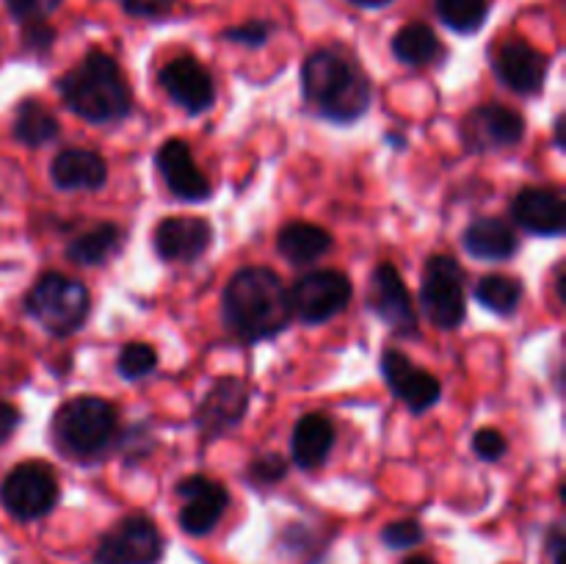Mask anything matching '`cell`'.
<instances>
[{"label":"cell","instance_id":"6da1fadb","mask_svg":"<svg viewBox=\"0 0 566 564\" xmlns=\"http://www.w3.org/2000/svg\"><path fill=\"white\" fill-rule=\"evenodd\" d=\"M221 313L227 330L243 343L269 341L291 324V293L271 269L249 265L227 282Z\"/></svg>","mask_w":566,"mask_h":564},{"label":"cell","instance_id":"7a4b0ae2","mask_svg":"<svg viewBox=\"0 0 566 564\" xmlns=\"http://www.w3.org/2000/svg\"><path fill=\"white\" fill-rule=\"evenodd\" d=\"M304 103L324 119L352 125L370 108V81L348 53L321 48L302 66Z\"/></svg>","mask_w":566,"mask_h":564},{"label":"cell","instance_id":"3957f363","mask_svg":"<svg viewBox=\"0 0 566 564\" xmlns=\"http://www.w3.org/2000/svg\"><path fill=\"white\" fill-rule=\"evenodd\" d=\"M61 100L72 114L92 125H116L133 108V94L119 64L103 50H92L81 64L55 83Z\"/></svg>","mask_w":566,"mask_h":564},{"label":"cell","instance_id":"277c9868","mask_svg":"<svg viewBox=\"0 0 566 564\" xmlns=\"http://www.w3.org/2000/svg\"><path fill=\"white\" fill-rule=\"evenodd\" d=\"M119 415L105 398L81 396L61 404L50 424L55 448L72 462H94L114 442Z\"/></svg>","mask_w":566,"mask_h":564},{"label":"cell","instance_id":"5b68a950","mask_svg":"<svg viewBox=\"0 0 566 564\" xmlns=\"http://www.w3.org/2000/svg\"><path fill=\"white\" fill-rule=\"evenodd\" d=\"M25 310L50 335L66 337L86 324L92 313V296L83 282L59 271H48L28 291Z\"/></svg>","mask_w":566,"mask_h":564},{"label":"cell","instance_id":"8992f818","mask_svg":"<svg viewBox=\"0 0 566 564\" xmlns=\"http://www.w3.org/2000/svg\"><path fill=\"white\" fill-rule=\"evenodd\" d=\"M420 304L437 330L462 326L468 304H464V269L448 254H434L426 260L420 280Z\"/></svg>","mask_w":566,"mask_h":564},{"label":"cell","instance_id":"52a82bcc","mask_svg":"<svg viewBox=\"0 0 566 564\" xmlns=\"http://www.w3.org/2000/svg\"><path fill=\"white\" fill-rule=\"evenodd\" d=\"M0 503L11 518L22 523L50 514L59 503V481L53 468L36 459L11 468L0 484Z\"/></svg>","mask_w":566,"mask_h":564},{"label":"cell","instance_id":"ba28073f","mask_svg":"<svg viewBox=\"0 0 566 564\" xmlns=\"http://www.w3.org/2000/svg\"><path fill=\"white\" fill-rule=\"evenodd\" d=\"M287 293L293 315H298L304 324H324L348 307L354 288L343 271L324 269L304 274Z\"/></svg>","mask_w":566,"mask_h":564},{"label":"cell","instance_id":"9c48e42d","mask_svg":"<svg viewBox=\"0 0 566 564\" xmlns=\"http://www.w3.org/2000/svg\"><path fill=\"white\" fill-rule=\"evenodd\" d=\"M164 556V536L158 525L144 514L119 520L103 534L94 562L97 564H158Z\"/></svg>","mask_w":566,"mask_h":564},{"label":"cell","instance_id":"30bf717a","mask_svg":"<svg viewBox=\"0 0 566 564\" xmlns=\"http://www.w3.org/2000/svg\"><path fill=\"white\" fill-rule=\"evenodd\" d=\"M525 122L509 105L486 103L470 111L462 122V138L473 153H497L523 142Z\"/></svg>","mask_w":566,"mask_h":564},{"label":"cell","instance_id":"8fae6325","mask_svg":"<svg viewBox=\"0 0 566 564\" xmlns=\"http://www.w3.org/2000/svg\"><path fill=\"white\" fill-rule=\"evenodd\" d=\"M177 495L182 498L180 529L191 536L210 534L230 506L227 487L208 476H186L177 484Z\"/></svg>","mask_w":566,"mask_h":564},{"label":"cell","instance_id":"7c38bea8","mask_svg":"<svg viewBox=\"0 0 566 564\" xmlns=\"http://www.w3.org/2000/svg\"><path fill=\"white\" fill-rule=\"evenodd\" d=\"M368 307L374 310L396 335H418V315H415L412 296H409L407 285H403L401 274H398V269L392 263L376 265V271L370 274Z\"/></svg>","mask_w":566,"mask_h":564},{"label":"cell","instance_id":"4fadbf2b","mask_svg":"<svg viewBox=\"0 0 566 564\" xmlns=\"http://www.w3.org/2000/svg\"><path fill=\"white\" fill-rule=\"evenodd\" d=\"M249 409V390L241 379L221 376L213 382L205 401L197 409V429L205 440H219L230 435L235 426H241L243 415Z\"/></svg>","mask_w":566,"mask_h":564},{"label":"cell","instance_id":"5bb4252c","mask_svg":"<svg viewBox=\"0 0 566 564\" xmlns=\"http://www.w3.org/2000/svg\"><path fill=\"white\" fill-rule=\"evenodd\" d=\"M492 70L497 81L517 94H536L545 86L547 55L525 39H506L492 50Z\"/></svg>","mask_w":566,"mask_h":564},{"label":"cell","instance_id":"9a60e30c","mask_svg":"<svg viewBox=\"0 0 566 564\" xmlns=\"http://www.w3.org/2000/svg\"><path fill=\"white\" fill-rule=\"evenodd\" d=\"M381 374L385 382L390 385V390L412 409L415 415H423L426 409L434 407L440 401V379L431 376L429 370H423L420 365H415L407 354H401L398 348H387L381 354Z\"/></svg>","mask_w":566,"mask_h":564},{"label":"cell","instance_id":"2e32d148","mask_svg":"<svg viewBox=\"0 0 566 564\" xmlns=\"http://www.w3.org/2000/svg\"><path fill=\"white\" fill-rule=\"evenodd\" d=\"M160 86L169 94L171 103L180 105L188 114H202L213 105L216 100V86L210 72L199 64L191 55H182V59L169 61V64L160 70Z\"/></svg>","mask_w":566,"mask_h":564},{"label":"cell","instance_id":"e0dca14e","mask_svg":"<svg viewBox=\"0 0 566 564\" xmlns=\"http://www.w3.org/2000/svg\"><path fill=\"white\" fill-rule=\"evenodd\" d=\"M213 227L197 216H169L155 227V252L166 263H193L208 252Z\"/></svg>","mask_w":566,"mask_h":564},{"label":"cell","instance_id":"ac0fdd59","mask_svg":"<svg viewBox=\"0 0 566 564\" xmlns=\"http://www.w3.org/2000/svg\"><path fill=\"white\" fill-rule=\"evenodd\" d=\"M160 177H164L166 188L175 194L177 199L186 202H205L210 197V182L202 175V169L193 160L191 147L182 138H169L160 144L158 155H155Z\"/></svg>","mask_w":566,"mask_h":564},{"label":"cell","instance_id":"d6986e66","mask_svg":"<svg viewBox=\"0 0 566 564\" xmlns=\"http://www.w3.org/2000/svg\"><path fill=\"white\" fill-rule=\"evenodd\" d=\"M512 216L534 236L556 238L566 230V205L558 188H523L512 202Z\"/></svg>","mask_w":566,"mask_h":564},{"label":"cell","instance_id":"ffe728a7","mask_svg":"<svg viewBox=\"0 0 566 564\" xmlns=\"http://www.w3.org/2000/svg\"><path fill=\"white\" fill-rule=\"evenodd\" d=\"M50 180L59 191H97L108 180V164L94 149H61L50 164Z\"/></svg>","mask_w":566,"mask_h":564},{"label":"cell","instance_id":"44dd1931","mask_svg":"<svg viewBox=\"0 0 566 564\" xmlns=\"http://www.w3.org/2000/svg\"><path fill=\"white\" fill-rule=\"evenodd\" d=\"M332 446H335V424H332L329 415L324 412H310L298 418V424L293 426L291 437V453L293 462L304 470H313L318 464L326 462Z\"/></svg>","mask_w":566,"mask_h":564},{"label":"cell","instance_id":"7402d4cb","mask_svg":"<svg viewBox=\"0 0 566 564\" xmlns=\"http://www.w3.org/2000/svg\"><path fill=\"white\" fill-rule=\"evenodd\" d=\"M520 241L514 236L512 227L495 216H484L475 219L473 224L464 230V249L473 254L475 260H486V263H501V260L514 258Z\"/></svg>","mask_w":566,"mask_h":564},{"label":"cell","instance_id":"603a6c76","mask_svg":"<svg viewBox=\"0 0 566 564\" xmlns=\"http://www.w3.org/2000/svg\"><path fill=\"white\" fill-rule=\"evenodd\" d=\"M332 249V236L310 221H291L276 232V252L293 265H310Z\"/></svg>","mask_w":566,"mask_h":564},{"label":"cell","instance_id":"cb8c5ba5","mask_svg":"<svg viewBox=\"0 0 566 564\" xmlns=\"http://www.w3.org/2000/svg\"><path fill=\"white\" fill-rule=\"evenodd\" d=\"M390 48L392 55L407 66H429L437 64V61L446 55L440 36H437L434 28L426 25V22H407L403 28H398Z\"/></svg>","mask_w":566,"mask_h":564},{"label":"cell","instance_id":"d4e9b609","mask_svg":"<svg viewBox=\"0 0 566 564\" xmlns=\"http://www.w3.org/2000/svg\"><path fill=\"white\" fill-rule=\"evenodd\" d=\"M11 130H14L17 142L25 144V147H44V144H50L59 138L61 125L48 105L39 103V100L28 97L17 105L14 125H11Z\"/></svg>","mask_w":566,"mask_h":564},{"label":"cell","instance_id":"484cf974","mask_svg":"<svg viewBox=\"0 0 566 564\" xmlns=\"http://www.w3.org/2000/svg\"><path fill=\"white\" fill-rule=\"evenodd\" d=\"M122 243V230L111 221L105 224H94L92 230L81 232L70 241L66 247V258L77 265H103L119 252Z\"/></svg>","mask_w":566,"mask_h":564},{"label":"cell","instance_id":"4316f807","mask_svg":"<svg viewBox=\"0 0 566 564\" xmlns=\"http://www.w3.org/2000/svg\"><path fill=\"white\" fill-rule=\"evenodd\" d=\"M523 282L514 280L509 274H486L484 280H479L473 296L481 307H486L490 313L497 315H512L517 313L520 302H523Z\"/></svg>","mask_w":566,"mask_h":564},{"label":"cell","instance_id":"83f0119b","mask_svg":"<svg viewBox=\"0 0 566 564\" xmlns=\"http://www.w3.org/2000/svg\"><path fill=\"white\" fill-rule=\"evenodd\" d=\"M492 0H434V11L446 28L453 33H475L484 28L486 17H490Z\"/></svg>","mask_w":566,"mask_h":564},{"label":"cell","instance_id":"f1b7e54d","mask_svg":"<svg viewBox=\"0 0 566 564\" xmlns=\"http://www.w3.org/2000/svg\"><path fill=\"white\" fill-rule=\"evenodd\" d=\"M155 368H158V354L149 343H127V346H122L119 359H116V370H119L122 379H144Z\"/></svg>","mask_w":566,"mask_h":564},{"label":"cell","instance_id":"f546056e","mask_svg":"<svg viewBox=\"0 0 566 564\" xmlns=\"http://www.w3.org/2000/svg\"><path fill=\"white\" fill-rule=\"evenodd\" d=\"M271 33H274V25H271V22L249 20V22H241V25L227 28L221 36H224L227 42L243 44V48H263V44L271 39Z\"/></svg>","mask_w":566,"mask_h":564},{"label":"cell","instance_id":"4dcf8cb0","mask_svg":"<svg viewBox=\"0 0 566 564\" xmlns=\"http://www.w3.org/2000/svg\"><path fill=\"white\" fill-rule=\"evenodd\" d=\"M381 540L392 551H407V547H415L423 540V529H420L418 520H396V523L381 531Z\"/></svg>","mask_w":566,"mask_h":564},{"label":"cell","instance_id":"1f68e13d","mask_svg":"<svg viewBox=\"0 0 566 564\" xmlns=\"http://www.w3.org/2000/svg\"><path fill=\"white\" fill-rule=\"evenodd\" d=\"M61 6V0H6V9L14 20H20L22 25L25 22H42L53 14Z\"/></svg>","mask_w":566,"mask_h":564},{"label":"cell","instance_id":"d6a6232c","mask_svg":"<svg viewBox=\"0 0 566 564\" xmlns=\"http://www.w3.org/2000/svg\"><path fill=\"white\" fill-rule=\"evenodd\" d=\"M287 464L280 453H265V457H258L252 464H249V479L252 484H276L280 479H285Z\"/></svg>","mask_w":566,"mask_h":564},{"label":"cell","instance_id":"836d02e7","mask_svg":"<svg viewBox=\"0 0 566 564\" xmlns=\"http://www.w3.org/2000/svg\"><path fill=\"white\" fill-rule=\"evenodd\" d=\"M506 451L509 442L497 429H479L473 435V453L484 462H497V459L506 457Z\"/></svg>","mask_w":566,"mask_h":564},{"label":"cell","instance_id":"e575fe53","mask_svg":"<svg viewBox=\"0 0 566 564\" xmlns=\"http://www.w3.org/2000/svg\"><path fill=\"white\" fill-rule=\"evenodd\" d=\"M177 0H122L125 14L138 17V20H164L175 11Z\"/></svg>","mask_w":566,"mask_h":564},{"label":"cell","instance_id":"d590c367","mask_svg":"<svg viewBox=\"0 0 566 564\" xmlns=\"http://www.w3.org/2000/svg\"><path fill=\"white\" fill-rule=\"evenodd\" d=\"M22 36H25L28 50H33V53H48L50 44H53V39H55V33H53V28L42 20V22H25V33H22Z\"/></svg>","mask_w":566,"mask_h":564},{"label":"cell","instance_id":"8d00e7d4","mask_svg":"<svg viewBox=\"0 0 566 564\" xmlns=\"http://www.w3.org/2000/svg\"><path fill=\"white\" fill-rule=\"evenodd\" d=\"M20 420H22V415L14 404L0 401V446H3V442H9V437L14 435L17 426H20Z\"/></svg>","mask_w":566,"mask_h":564},{"label":"cell","instance_id":"74e56055","mask_svg":"<svg viewBox=\"0 0 566 564\" xmlns=\"http://www.w3.org/2000/svg\"><path fill=\"white\" fill-rule=\"evenodd\" d=\"M547 547H551V558H553V564H564V547H566V540H564V529H562V525H553L551 536H547Z\"/></svg>","mask_w":566,"mask_h":564},{"label":"cell","instance_id":"f35d334b","mask_svg":"<svg viewBox=\"0 0 566 564\" xmlns=\"http://www.w3.org/2000/svg\"><path fill=\"white\" fill-rule=\"evenodd\" d=\"M352 3L359 6V9H385L392 0H352Z\"/></svg>","mask_w":566,"mask_h":564},{"label":"cell","instance_id":"ab89813d","mask_svg":"<svg viewBox=\"0 0 566 564\" xmlns=\"http://www.w3.org/2000/svg\"><path fill=\"white\" fill-rule=\"evenodd\" d=\"M403 564H437V562H434V558H429V556H412V558H407Z\"/></svg>","mask_w":566,"mask_h":564},{"label":"cell","instance_id":"60d3db41","mask_svg":"<svg viewBox=\"0 0 566 564\" xmlns=\"http://www.w3.org/2000/svg\"><path fill=\"white\" fill-rule=\"evenodd\" d=\"M556 142H558V147L564 149V122L558 119V125H556Z\"/></svg>","mask_w":566,"mask_h":564}]
</instances>
